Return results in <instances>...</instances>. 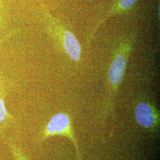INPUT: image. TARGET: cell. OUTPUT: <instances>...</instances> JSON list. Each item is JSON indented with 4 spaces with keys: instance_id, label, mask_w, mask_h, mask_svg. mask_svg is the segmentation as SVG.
I'll return each instance as SVG.
<instances>
[{
    "instance_id": "6da1fadb",
    "label": "cell",
    "mask_w": 160,
    "mask_h": 160,
    "mask_svg": "<svg viewBox=\"0 0 160 160\" xmlns=\"http://www.w3.org/2000/svg\"><path fill=\"white\" fill-rule=\"evenodd\" d=\"M133 42L134 36L129 35L120 40L115 48L113 59L108 70V91L103 109L104 119L114 112L116 94L123 79Z\"/></svg>"
},
{
    "instance_id": "7a4b0ae2",
    "label": "cell",
    "mask_w": 160,
    "mask_h": 160,
    "mask_svg": "<svg viewBox=\"0 0 160 160\" xmlns=\"http://www.w3.org/2000/svg\"><path fill=\"white\" fill-rule=\"evenodd\" d=\"M44 22L49 34L58 47L74 61H78L81 54V46L74 34L57 18L53 17L42 4Z\"/></svg>"
},
{
    "instance_id": "3957f363",
    "label": "cell",
    "mask_w": 160,
    "mask_h": 160,
    "mask_svg": "<svg viewBox=\"0 0 160 160\" xmlns=\"http://www.w3.org/2000/svg\"><path fill=\"white\" fill-rule=\"evenodd\" d=\"M54 136H62L69 139L74 145L77 160H82L72 120L68 114L61 112L52 116L41 132L40 141H43Z\"/></svg>"
},
{
    "instance_id": "277c9868",
    "label": "cell",
    "mask_w": 160,
    "mask_h": 160,
    "mask_svg": "<svg viewBox=\"0 0 160 160\" xmlns=\"http://www.w3.org/2000/svg\"><path fill=\"white\" fill-rule=\"evenodd\" d=\"M135 119L139 126L149 131L156 132L160 126V112L148 100L138 102L135 109Z\"/></svg>"
},
{
    "instance_id": "5b68a950",
    "label": "cell",
    "mask_w": 160,
    "mask_h": 160,
    "mask_svg": "<svg viewBox=\"0 0 160 160\" xmlns=\"http://www.w3.org/2000/svg\"><path fill=\"white\" fill-rule=\"evenodd\" d=\"M137 1L138 0H116L113 6H112L111 8L109 9L103 18L96 25L94 28L89 34L87 40L89 42L92 40V37L96 33L98 29L103 23H104L108 19H109V18L113 17L118 14H121L129 12Z\"/></svg>"
},
{
    "instance_id": "8992f818",
    "label": "cell",
    "mask_w": 160,
    "mask_h": 160,
    "mask_svg": "<svg viewBox=\"0 0 160 160\" xmlns=\"http://www.w3.org/2000/svg\"><path fill=\"white\" fill-rule=\"evenodd\" d=\"M6 93L5 82L0 75V127L4 125L7 120L12 118V116L8 113L6 108Z\"/></svg>"
},
{
    "instance_id": "52a82bcc",
    "label": "cell",
    "mask_w": 160,
    "mask_h": 160,
    "mask_svg": "<svg viewBox=\"0 0 160 160\" xmlns=\"http://www.w3.org/2000/svg\"><path fill=\"white\" fill-rule=\"evenodd\" d=\"M9 147L12 156L15 160H30L28 157L24 154L22 149L18 147L16 143L9 142Z\"/></svg>"
},
{
    "instance_id": "ba28073f",
    "label": "cell",
    "mask_w": 160,
    "mask_h": 160,
    "mask_svg": "<svg viewBox=\"0 0 160 160\" xmlns=\"http://www.w3.org/2000/svg\"><path fill=\"white\" fill-rule=\"evenodd\" d=\"M16 29L15 30H13L11 31L10 32H8L7 34H6L4 37H2L1 39H0V46L4 43L6 40H8V39H10L11 37H12L14 34H16Z\"/></svg>"
},
{
    "instance_id": "9c48e42d",
    "label": "cell",
    "mask_w": 160,
    "mask_h": 160,
    "mask_svg": "<svg viewBox=\"0 0 160 160\" xmlns=\"http://www.w3.org/2000/svg\"><path fill=\"white\" fill-rule=\"evenodd\" d=\"M3 24H4V22H3V18H2V14L0 12V28H1V26H3Z\"/></svg>"
}]
</instances>
